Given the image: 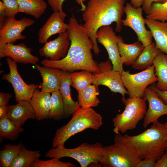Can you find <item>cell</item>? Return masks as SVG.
Segmentation results:
<instances>
[{
  "label": "cell",
  "instance_id": "6da1fadb",
  "mask_svg": "<svg viewBox=\"0 0 167 167\" xmlns=\"http://www.w3.org/2000/svg\"><path fill=\"white\" fill-rule=\"evenodd\" d=\"M67 32L70 41L66 56L57 61L45 58L41 61L43 66L59 69L70 73L78 70L93 73L100 72L98 64L93 58L92 42L84 29L74 17L70 18Z\"/></svg>",
  "mask_w": 167,
  "mask_h": 167
},
{
  "label": "cell",
  "instance_id": "7a4b0ae2",
  "mask_svg": "<svg viewBox=\"0 0 167 167\" xmlns=\"http://www.w3.org/2000/svg\"><path fill=\"white\" fill-rule=\"evenodd\" d=\"M126 0H89L82 17L83 27L92 43L93 50L98 55L100 51L96 35L102 27L115 22V31L120 32L122 28L123 15Z\"/></svg>",
  "mask_w": 167,
  "mask_h": 167
},
{
  "label": "cell",
  "instance_id": "3957f363",
  "mask_svg": "<svg viewBox=\"0 0 167 167\" xmlns=\"http://www.w3.org/2000/svg\"><path fill=\"white\" fill-rule=\"evenodd\" d=\"M125 135L141 159L150 158L156 161L166 150L167 132L164 124L158 121L139 135Z\"/></svg>",
  "mask_w": 167,
  "mask_h": 167
},
{
  "label": "cell",
  "instance_id": "277c9868",
  "mask_svg": "<svg viewBox=\"0 0 167 167\" xmlns=\"http://www.w3.org/2000/svg\"><path fill=\"white\" fill-rule=\"evenodd\" d=\"M103 124L100 114L92 108L80 107L73 114L67 123L56 130L53 148L64 147L67 140L75 135L88 129L97 130Z\"/></svg>",
  "mask_w": 167,
  "mask_h": 167
},
{
  "label": "cell",
  "instance_id": "5b68a950",
  "mask_svg": "<svg viewBox=\"0 0 167 167\" xmlns=\"http://www.w3.org/2000/svg\"><path fill=\"white\" fill-rule=\"evenodd\" d=\"M114 143L104 146V152L101 162L103 167H136L142 160L133 145L125 135L116 134Z\"/></svg>",
  "mask_w": 167,
  "mask_h": 167
},
{
  "label": "cell",
  "instance_id": "8992f818",
  "mask_svg": "<svg viewBox=\"0 0 167 167\" xmlns=\"http://www.w3.org/2000/svg\"><path fill=\"white\" fill-rule=\"evenodd\" d=\"M104 152V146L99 143L89 144L84 143L73 148L63 147L53 148L45 153V157L60 159L70 157L77 161L81 167H87L90 165L100 167Z\"/></svg>",
  "mask_w": 167,
  "mask_h": 167
},
{
  "label": "cell",
  "instance_id": "52a82bcc",
  "mask_svg": "<svg viewBox=\"0 0 167 167\" xmlns=\"http://www.w3.org/2000/svg\"><path fill=\"white\" fill-rule=\"evenodd\" d=\"M122 101L125 105L124 110L112 120L113 131L115 134L125 133L135 129L139 121L144 118L146 112V104L143 98L122 97Z\"/></svg>",
  "mask_w": 167,
  "mask_h": 167
},
{
  "label": "cell",
  "instance_id": "ba28073f",
  "mask_svg": "<svg viewBox=\"0 0 167 167\" xmlns=\"http://www.w3.org/2000/svg\"><path fill=\"white\" fill-rule=\"evenodd\" d=\"M121 77L130 97L143 98L146 89L158 80L153 64L143 71L135 74H131L129 71L123 70Z\"/></svg>",
  "mask_w": 167,
  "mask_h": 167
},
{
  "label": "cell",
  "instance_id": "9c48e42d",
  "mask_svg": "<svg viewBox=\"0 0 167 167\" xmlns=\"http://www.w3.org/2000/svg\"><path fill=\"white\" fill-rule=\"evenodd\" d=\"M96 38L97 42L102 45L106 49L109 59L113 69L121 74L124 70L123 63L120 55L118 43L124 42L120 36H117L113 28L110 25L100 28L97 31Z\"/></svg>",
  "mask_w": 167,
  "mask_h": 167
},
{
  "label": "cell",
  "instance_id": "30bf717a",
  "mask_svg": "<svg viewBox=\"0 0 167 167\" xmlns=\"http://www.w3.org/2000/svg\"><path fill=\"white\" fill-rule=\"evenodd\" d=\"M6 63L9 72L4 74L2 79L10 83L13 88L17 102L23 101H30L34 91L39 88V85L33 84L26 83L18 72L16 63L11 58L7 57Z\"/></svg>",
  "mask_w": 167,
  "mask_h": 167
},
{
  "label": "cell",
  "instance_id": "8fae6325",
  "mask_svg": "<svg viewBox=\"0 0 167 167\" xmlns=\"http://www.w3.org/2000/svg\"><path fill=\"white\" fill-rule=\"evenodd\" d=\"M98 65L100 72L93 73V84L97 88L100 85L106 86L112 92L119 93L124 98L125 94H128V92L122 82L121 74L113 69L109 60L101 62Z\"/></svg>",
  "mask_w": 167,
  "mask_h": 167
},
{
  "label": "cell",
  "instance_id": "7c38bea8",
  "mask_svg": "<svg viewBox=\"0 0 167 167\" xmlns=\"http://www.w3.org/2000/svg\"><path fill=\"white\" fill-rule=\"evenodd\" d=\"M143 11L142 8H135L131 3H127L124 7L126 17L122 20V25L132 29L136 34L138 41L145 46L152 42V36L150 31L148 30L145 27V19L142 15Z\"/></svg>",
  "mask_w": 167,
  "mask_h": 167
},
{
  "label": "cell",
  "instance_id": "4fadbf2b",
  "mask_svg": "<svg viewBox=\"0 0 167 167\" xmlns=\"http://www.w3.org/2000/svg\"><path fill=\"white\" fill-rule=\"evenodd\" d=\"M34 23L33 20L28 18L19 20L15 17L7 18L0 27V44H14L18 40L25 39L26 37L22 32Z\"/></svg>",
  "mask_w": 167,
  "mask_h": 167
},
{
  "label": "cell",
  "instance_id": "5bb4252c",
  "mask_svg": "<svg viewBox=\"0 0 167 167\" xmlns=\"http://www.w3.org/2000/svg\"><path fill=\"white\" fill-rule=\"evenodd\" d=\"M32 49L24 43L0 44V58L5 57L11 58L15 62L23 64L35 65L39 58L31 53Z\"/></svg>",
  "mask_w": 167,
  "mask_h": 167
},
{
  "label": "cell",
  "instance_id": "9a60e30c",
  "mask_svg": "<svg viewBox=\"0 0 167 167\" xmlns=\"http://www.w3.org/2000/svg\"><path fill=\"white\" fill-rule=\"evenodd\" d=\"M71 42L67 32L58 34L54 40L45 43L39 51L40 55L52 61H57L67 55Z\"/></svg>",
  "mask_w": 167,
  "mask_h": 167
},
{
  "label": "cell",
  "instance_id": "2e32d148",
  "mask_svg": "<svg viewBox=\"0 0 167 167\" xmlns=\"http://www.w3.org/2000/svg\"><path fill=\"white\" fill-rule=\"evenodd\" d=\"M143 98L148 103V108L144 115L143 123V126L146 128L150 123L158 121L161 117L167 115V105L156 92L149 87L146 89Z\"/></svg>",
  "mask_w": 167,
  "mask_h": 167
},
{
  "label": "cell",
  "instance_id": "e0dca14e",
  "mask_svg": "<svg viewBox=\"0 0 167 167\" xmlns=\"http://www.w3.org/2000/svg\"><path fill=\"white\" fill-rule=\"evenodd\" d=\"M68 24L64 22L59 12H54L49 17L38 32V41L45 44L53 35L67 31Z\"/></svg>",
  "mask_w": 167,
  "mask_h": 167
},
{
  "label": "cell",
  "instance_id": "ac0fdd59",
  "mask_svg": "<svg viewBox=\"0 0 167 167\" xmlns=\"http://www.w3.org/2000/svg\"><path fill=\"white\" fill-rule=\"evenodd\" d=\"M35 67L42 78V82L40 84L41 92L52 93L59 90L62 70L37 64L35 65Z\"/></svg>",
  "mask_w": 167,
  "mask_h": 167
},
{
  "label": "cell",
  "instance_id": "d6986e66",
  "mask_svg": "<svg viewBox=\"0 0 167 167\" xmlns=\"http://www.w3.org/2000/svg\"><path fill=\"white\" fill-rule=\"evenodd\" d=\"M6 117L17 126L19 127L29 119H36L34 111L30 101H23L16 105H7Z\"/></svg>",
  "mask_w": 167,
  "mask_h": 167
},
{
  "label": "cell",
  "instance_id": "ffe728a7",
  "mask_svg": "<svg viewBox=\"0 0 167 167\" xmlns=\"http://www.w3.org/2000/svg\"><path fill=\"white\" fill-rule=\"evenodd\" d=\"M71 84L70 73L66 71H62L59 91L62 100L65 118L72 116L80 107L79 103L75 101L72 99L71 89Z\"/></svg>",
  "mask_w": 167,
  "mask_h": 167
},
{
  "label": "cell",
  "instance_id": "44dd1931",
  "mask_svg": "<svg viewBox=\"0 0 167 167\" xmlns=\"http://www.w3.org/2000/svg\"><path fill=\"white\" fill-rule=\"evenodd\" d=\"M50 93L40 91L39 88L33 93L30 102L38 120L49 118L51 104Z\"/></svg>",
  "mask_w": 167,
  "mask_h": 167
},
{
  "label": "cell",
  "instance_id": "7402d4cb",
  "mask_svg": "<svg viewBox=\"0 0 167 167\" xmlns=\"http://www.w3.org/2000/svg\"><path fill=\"white\" fill-rule=\"evenodd\" d=\"M145 21L155 41L156 47L167 55V21L147 18L145 19Z\"/></svg>",
  "mask_w": 167,
  "mask_h": 167
},
{
  "label": "cell",
  "instance_id": "603a6c76",
  "mask_svg": "<svg viewBox=\"0 0 167 167\" xmlns=\"http://www.w3.org/2000/svg\"><path fill=\"white\" fill-rule=\"evenodd\" d=\"M118 45L122 62L123 64L127 66L134 64L144 47L138 41L131 44L119 42Z\"/></svg>",
  "mask_w": 167,
  "mask_h": 167
},
{
  "label": "cell",
  "instance_id": "cb8c5ba5",
  "mask_svg": "<svg viewBox=\"0 0 167 167\" xmlns=\"http://www.w3.org/2000/svg\"><path fill=\"white\" fill-rule=\"evenodd\" d=\"M161 52L154 42L144 46L137 59L132 65V68L139 70L146 69L153 64L154 59Z\"/></svg>",
  "mask_w": 167,
  "mask_h": 167
},
{
  "label": "cell",
  "instance_id": "d4e9b609",
  "mask_svg": "<svg viewBox=\"0 0 167 167\" xmlns=\"http://www.w3.org/2000/svg\"><path fill=\"white\" fill-rule=\"evenodd\" d=\"M153 65L158 79L156 87L161 91H167V55L161 52L154 59Z\"/></svg>",
  "mask_w": 167,
  "mask_h": 167
},
{
  "label": "cell",
  "instance_id": "484cf974",
  "mask_svg": "<svg viewBox=\"0 0 167 167\" xmlns=\"http://www.w3.org/2000/svg\"><path fill=\"white\" fill-rule=\"evenodd\" d=\"M19 12L38 19L44 13L47 4L44 0H17Z\"/></svg>",
  "mask_w": 167,
  "mask_h": 167
},
{
  "label": "cell",
  "instance_id": "4316f807",
  "mask_svg": "<svg viewBox=\"0 0 167 167\" xmlns=\"http://www.w3.org/2000/svg\"><path fill=\"white\" fill-rule=\"evenodd\" d=\"M95 85H91L83 90L78 92V103L81 107H95L100 103L97 97L99 93Z\"/></svg>",
  "mask_w": 167,
  "mask_h": 167
},
{
  "label": "cell",
  "instance_id": "83f0119b",
  "mask_svg": "<svg viewBox=\"0 0 167 167\" xmlns=\"http://www.w3.org/2000/svg\"><path fill=\"white\" fill-rule=\"evenodd\" d=\"M41 156L40 151L28 150L22 145L11 167H30L31 165Z\"/></svg>",
  "mask_w": 167,
  "mask_h": 167
},
{
  "label": "cell",
  "instance_id": "f1b7e54d",
  "mask_svg": "<svg viewBox=\"0 0 167 167\" xmlns=\"http://www.w3.org/2000/svg\"><path fill=\"white\" fill-rule=\"evenodd\" d=\"M24 128L17 126L7 117L0 119V139H6L15 141Z\"/></svg>",
  "mask_w": 167,
  "mask_h": 167
},
{
  "label": "cell",
  "instance_id": "f546056e",
  "mask_svg": "<svg viewBox=\"0 0 167 167\" xmlns=\"http://www.w3.org/2000/svg\"><path fill=\"white\" fill-rule=\"evenodd\" d=\"M22 145V142L17 145L10 143L3 145V148L0 151V167H11Z\"/></svg>",
  "mask_w": 167,
  "mask_h": 167
},
{
  "label": "cell",
  "instance_id": "4dcf8cb0",
  "mask_svg": "<svg viewBox=\"0 0 167 167\" xmlns=\"http://www.w3.org/2000/svg\"><path fill=\"white\" fill-rule=\"evenodd\" d=\"M87 71L70 73L71 86L77 92L83 90L91 85L94 80L93 74Z\"/></svg>",
  "mask_w": 167,
  "mask_h": 167
},
{
  "label": "cell",
  "instance_id": "1f68e13d",
  "mask_svg": "<svg viewBox=\"0 0 167 167\" xmlns=\"http://www.w3.org/2000/svg\"><path fill=\"white\" fill-rule=\"evenodd\" d=\"M51 96L50 108L49 118L59 121L64 118L62 100L59 91L52 92Z\"/></svg>",
  "mask_w": 167,
  "mask_h": 167
},
{
  "label": "cell",
  "instance_id": "d6a6232c",
  "mask_svg": "<svg viewBox=\"0 0 167 167\" xmlns=\"http://www.w3.org/2000/svg\"><path fill=\"white\" fill-rule=\"evenodd\" d=\"M146 17L162 22L167 21V0L163 3H153Z\"/></svg>",
  "mask_w": 167,
  "mask_h": 167
},
{
  "label": "cell",
  "instance_id": "836d02e7",
  "mask_svg": "<svg viewBox=\"0 0 167 167\" xmlns=\"http://www.w3.org/2000/svg\"><path fill=\"white\" fill-rule=\"evenodd\" d=\"M70 162L61 161L59 159L53 158L50 160L42 161L38 159L33 162L30 167H75Z\"/></svg>",
  "mask_w": 167,
  "mask_h": 167
},
{
  "label": "cell",
  "instance_id": "e575fe53",
  "mask_svg": "<svg viewBox=\"0 0 167 167\" xmlns=\"http://www.w3.org/2000/svg\"><path fill=\"white\" fill-rule=\"evenodd\" d=\"M5 7L7 18L15 17L19 13L17 0H1Z\"/></svg>",
  "mask_w": 167,
  "mask_h": 167
},
{
  "label": "cell",
  "instance_id": "d590c367",
  "mask_svg": "<svg viewBox=\"0 0 167 167\" xmlns=\"http://www.w3.org/2000/svg\"><path fill=\"white\" fill-rule=\"evenodd\" d=\"M48 2L54 12H59L62 18L64 20L66 14L62 9L63 2L66 0H47Z\"/></svg>",
  "mask_w": 167,
  "mask_h": 167
},
{
  "label": "cell",
  "instance_id": "8d00e7d4",
  "mask_svg": "<svg viewBox=\"0 0 167 167\" xmlns=\"http://www.w3.org/2000/svg\"><path fill=\"white\" fill-rule=\"evenodd\" d=\"M156 161L150 158H145L140 160L136 167H155Z\"/></svg>",
  "mask_w": 167,
  "mask_h": 167
},
{
  "label": "cell",
  "instance_id": "74e56055",
  "mask_svg": "<svg viewBox=\"0 0 167 167\" xmlns=\"http://www.w3.org/2000/svg\"><path fill=\"white\" fill-rule=\"evenodd\" d=\"M149 87L156 92L159 97L167 105V91L159 90L157 88L154 84L150 85Z\"/></svg>",
  "mask_w": 167,
  "mask_h": 167
},
{
  "label": "cell",
  "instance_id": "f35d334b",
  "mask_svg": "<svg viewBox=\"0 0 167 167\" xmlns=\"http://www.w3.org/2000/svg\"><path fill=\"white\" fill-rule=\"evenodd\" d=\"M12 95L9 93L0 92V105L7 106Z\"/></svg>",
  "mask_w": 167,
  "mask_h": 167
},
{
  "label": "cell",
  "instance_id": "ab89813d",
  "mask_svg": "<svg viewBox=\"0 0 167 167\" xmlns=\"http://www.w3.org/2000/svg\"><path fill=\"white\" fill-rule=\"evenodd\" d=\"M7 18L6 8L3 2L0 1V27H1Z\"/></svg>",
  "mask_w": 167,
  "mask_h": 167
},
{
  "label": "cell",
  "instance_id": "60d3db41",
  "mask_svg": "<svg viewBox=\"0 0 167 167\" xmlns=\"http://www.w3.org/2000/svg\"><path fill=\"white\" fill-rule=\"evenodd\" d=\"M155 167H167V151L156 161Z\"/></svg>",
  "mask_w": 167,
  "mask_h": 167
},
{
  "label": "cell",
  "instance_id": "b9f144b4",
  "mask_svg": "<svg viewBox=\"0 0 167 167\" xmlns=\"http://www.w3.org/2000/svg\"><path fill=\"white\" fill-rule=\"evenodd\" d=\"M153 2L162 3V0H144L142 5V9L143 11L147 14Z\"/></svg>",
  "mask_w": 167,
  "mask_h": 167
},
{
  "label": "cell",
  "instance_id": "7bdbcfd3",
  "mask_svg": "<svg viewBox=\"0 0 167 167\" xmlns=\"http://www.w3.org/2000/svg\"><path fill=\"white\" fill-rule=\"evenodd\" d=\"M144 0H130L131 3L134 7L138 8L142 6Z\"/></svg>",
  "mask_w": 167,
  "mask_h": 167
},
{
  "label": "cell",
  "instance_id": "ee69618b",
  "mask_svg": "<svg viewBox=\"0 0 167 167\" xmlns=\"http://www.w3.org/2000/svg\"><path fill=\"white\" fill-rule=\"evenodd\" d=\"M6 106L0 105V119L6 117Z\"/></svg>",
  "mask_w": 167,
  "mask_h": 167
},
{
  "label": "cell",
  "instance_id": "f6af8a7d",
  "mask_svg": "<svg viewBox=\"0 0 167 167\" xmlns=\"http://www.w3.org/2000/svg\"><path fill=\"white\" fill-rule=\"evenodd\" d=\"M77 3L81 6V8L80 9V11H84L86 7V6L84 4V2L86 0H75Z\"/></svg>",
  "mask_w": 167,
  "mask_h": 167
},
{
  "label": "cell",
  "instance_id": "bcb514c9",
  "mask_svg": "<svg viewBox=\"0 0 167 167\" xmlns=\"http://www.w3.org/2000/svg\"><path fill=\"white\" fill-rule=\"evenodd\" d=\"M164 125L167 132V122L164 124ZM166 151H167V148Z\"/></svg>",
  "mask_w": 167,
  "mask_h": 167
},
{
  "label": "cell",
  "instance_id": "7dc6e473",
  "mask_svg": "<svg viewBox=\"0 0 167 167\" xmlns=\"http://www.w3.org/2000/svg\"><path fill=\"white\" fill-rule=\"evenodd\" d=\"M167 0H162V3H163L165 2Z\"/></svg>",
  "mask_w": 167,
  "mask_h": 167
}]
</instances>
